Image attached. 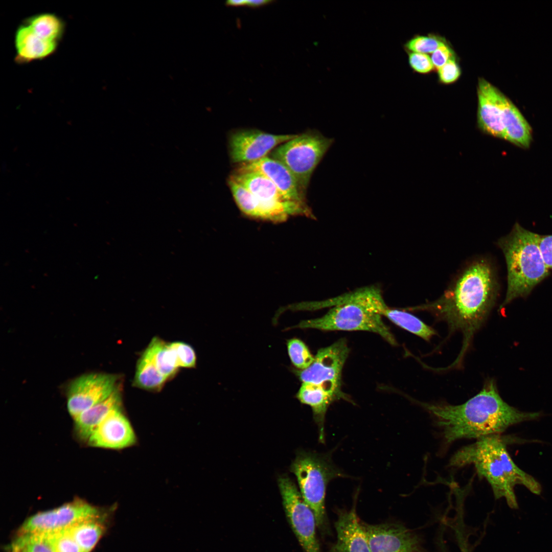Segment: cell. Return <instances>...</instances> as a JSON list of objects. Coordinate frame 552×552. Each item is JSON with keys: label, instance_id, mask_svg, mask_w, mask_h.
<instances>
[{"label": "cell", "instance_id": "obj_33", "mask_svg": "<svg viewBox=\"0 0 552 552\" xmlns=\"http://www.w3.org/2000/svg\"><path fill=\"white\" fill-rule=\"evenodd\" d=\"M408 63L413 71L422 74L431 72L434 70L431 57L428 54L407 52Z\"/></svg>", "mask_w": 552, "mask_h": 552}, {"label": "cell", "instance_id": "obj_21", "mask_svg": "<svg viewBox=\"0 0 552 552\" xmlns=\"http://www.w3.org/2000/svg\"><path fill=\"white\" fill-rule=\"evenodd\" d=\"M122 396L119 386L106 399L75 418L74 430L77 436L87 442L92 432L112 410L121 408Z\"/></svg>", "mask_w": 552, "mask_h": 552}, {"label": "cell", "instance_id": "obj_35", "mask_svg": "<svg viewBox=\"0 0 552 552\" xmlns=\"http://www.w3.org/2000/svg\"><path fill=\"white\" fill-rule=\"evenodd\" d=\"M454 57L453 50L445 43L432 53L431 59L434 69L438 70Z\"/></svg>", "mask_w": 552, "mask_h": 552}, {"label": "cell", "instance_id": "obj_34", "mask_svg": "<svg viewBox=\"0 0 552 552\" xmlns=\"http://www.w3.org/2000/svg\"><path fill=\"white\" fill-rule=\"evenodd\" d=\"M440 81L445 84L456 82L461 75V68L454 57L437 70Z\"/></svg>", "mask_w": 552, "mask_h": 552}, {"label": "cell", "instance_id": "obj_25", "mask_svg": "<svg viewBox=\"0 0 552 552\" xmlns=\"http://www.w3.org/2000/svg\"><path fill=\"white\" fill-rule=\"evenodd\" d=\"M167 379L157 369L144 353L137 361L133 384L149 391H159Z\"/></svg>", "mask_w": 552, "mask_h": 552}, {"label": "cell", "instance_id": "obj_9", "mask_svg": "<svg viewBox=\"0 0 552 552\" xmlns=\"http://www.w3.org/2000/svg\"><path fill=\"white\" fill-rule=\"evenodd\" d=\"M111 509L95 506L77 498L59 507L39 512L26 519L20 533L46 534L65 530L84 520L110 515Z\"/></svg>", "mask_w": 552, "mask_h": 552}, {"label": "cell", "instance_id": "obj_11", "mask_svg": "<svg viewBox=\"0 0 552 552\" xmlns=\"http://www.w3.org/2000/svg\"><path fill=\"white\" fill-rule=\"evenodd\" d=\"M347 341L340 339L330 346L318 350L313 363L304 370H293L303 382L320 384L339 393L341 390L342 370L348 357Z\"/></svg>", "mask_w": 552, "mask_h": 552}, {"label": "cell", "instance_id": "obj_22", "mask_svg": "<svg viewBox=\"0 0 552 552\" xmlns=\"http://www.w3.org/2000/svg\"><path fill=\"white\" fill-rule=\"evenodd\" d=\"M504 140L523 148L530 146L531 128L517 107L502 93L500 97Z\"/></svg>", "mask_w": 552, "mask_h": 552}, {"label": "cell", "instance_id": "obj_6", "mask_svg": "<svg viewBox=\"0 0 552 552\" xmlns=\"http://www.w3.org/2000/svg\"><path fill=\"white\" fill-rule=\"evenodd\" d=\"M229 178L234 199L240 211L253 219L273 223L301 216L314 218L308 205L287 200L275 184L257 172L235 173Z\"/></svg>", "mask_w": 552, "mask_h": 552}, {"label": "cell", "instance_id": "obj_8", "mask_svg": "<svg viewBox=\"0 0 552 552\" xmlns=\"http://www.w3.org/2000/svg\"><path fill=\"white\" fill-rule=\"evenodd\" d=\"M334 142L317 130L296 134L281 144L269 157L285 165L294 177L301 193L306 197L314 170Z\"/></svg>", "mask_w": 552, "mask_h": 552}, {"label": "cell", "instance_id": "obj_16", "mask_svg": "<svg viewBox=\"0 0 552 552\" xmlns=\"http://www.w3.org/2000/svg\"><path fill=\"white\" fill-rule=\"evenodd\" d=\"M502 93L484 78L477 86V124L484 133L504 139V129L500 103Z\"/></svg>", "mask_w": 552, "mask_h": 552}, {"label": "cell", "instance_id": "obj_30", "mask_svg": "<svg viewBox=\"0 0 552 552\" xmlns=\"http://www.w3.org/2000/svg\"><path fill=\"white\" fill-rule=\"evenodd\" d=\"M445 43L442 38L433 35H416L405 43L404 48L407 52L427 54L432 53Z\"/></svg>", "mask_w": 552, "mask_h": 552}, {"label": "cell", "instance_id": "obj_27", "mask_svg": "<svg viewBox=\"0 0 552 552\" xmlns=\"http://www.w3.org/2000/svg\"><path fill=\"white\" fill-rule=\"evenodd\" d=\"M27 24L40 37L57 42L61 37L64 29L61 20L57 16L50 13L33 16L29 18Z\"/></svg>", "mask_w": 552, "mask_h": 552}, {"label": "cell", "instance_id": "obj_26", "mask_svg": "<svg viewBox=\"0 0 552 552\" xmlns=\"http://www.w3.org/2000/svg\"><path fill=\"white\" fill-rule=\"evenodd\" d=\"M382 316H385L400 328L426 341H429L433 336L437 334L436 331L432 327L405 310L387 307L384 311Z\"/></svg>", "mask_w": 552, "mask_h": 552}, {"label": "cell", "instance_id": "obj_39", "mask_svg": "<svg viewBox=\"0 0 552 552\" xmlns=\"http://www.w3.org/2000/svg\"><path fill=\"white\" fill-rule=\"evenodd\" d=\"M472 548L470 544L466 543H463L459 545L460 552H473ZM443 551L446 552L445 550Z\"/></svg>", "mask_w": 552, "mask_h": 552}, {"label": "cell", "instance_id": "obj_31", "mask_svg": "<svg viewBox=\"0 0 552 552\" xmlns=\"http://www.w3.org/2000/svg\"><path fill=\"white\" fill-rule=\"evenodd\" d=\"M39 534L45 537L54 552H84L67 529Z\"/></svg>", "mask_w": 552, "mask_h": 552}, {"label": "cell", "instance_id": "obj_29", "mask_svg": "<svg viewBox=\"0 0 552 552\" xmlns=\"http://www.w3.org/2000/svg\"><path fill=\"white\" fill-rule=\"evenodd\" d=\"M286 344L290 360L295 367L304 370L314 361V356L301 340L295 338L290 339L287 341Z\"/></svg>", "mask_w": 552, "mask_h": 552}, {"label": "cell", "instance_id": "obj_18", "mask_svg": "<svg viewBox=\"0 0 552 552\" xmlns=\"http://www.w3.org/2000/svg\"><path fill=\"white\" fill-rule=\"evenodd\" d=\"M257 172L267 176L287 200L308 205L306 197L301 193L294 177L281 162L266 156L254 162L241 164L234 172Z\"/></svg>", "mask_w": 552, "mask_h": 552}, {"label": "cell", "instance_id": "obj_32", "mask_svg": "<svg viewBox=\"0 0 552 552\" xmlns=\"http://www.w3.org/2000/svg\"><path fill=\"white\" fill-rule=\"evenodd\" d=\"M169 344L176 356L179 367H195L196 355L194 350L190 345L181 341H175Z\"/></svg>", "mask_w": 552, "mask_h": 552}, {"label": "cell", "instance_id": "obj_38", "mask_svg": "<svg viewBox=\"0 0 552 552\" xmlns=\"http://www.w3.org/2000/svg\"><path fill=\"white\" fill-rule=\"evenodd\" d=\"M226 5L229 6H238L242 5H245L247 4V1L245 0H228L225 3Z\"/></svg>", "mask_w": 552, "mask_h": 552}, {"label": "cell", "instance_id": "obj_28", "mask_svg": "<svg viewBox=\"0 0 552 552\" xmlns=\"http://www.w3.org/2000/svg\"><path fill=\"white\" fill-rule=\"evenodd\" d=\"M7 549L8 552H54L42 535L35 533L18 534Z\"/></svg>", "mask_w": 552, "mask_h": 552}, {"label": "cell", "instance_id": "obj_13", "mask_svg": "<svg viewBox=\"0 0 552 552\" xmlns=\"http://www.w3.org/2000/svg\"><path fill=\"white\" fill-rule=\"evenodd\" d=\"M361 524L371 552H426L420 537L402 524Z\"/></svg>", "mask_w": 552, "mask_h": 552}, {"label": "cell", "instance_id": "obj_12", "mask_svg": "<svg viewBox=\"0 0 552 552\" xmlns=\"http://www.w3.org/2000/svg\"><path fill=\"white\" fill-rule=\"evenodd\" d=\"M113 374L89 373L73 380L67 390V408L74 419L81 413L108 397L119 386Z\"/></svg>", "mask_w": 552, "mask_h": 552}, {"label": "cell", "instance_id": "obj_4", "mask_svg": "<svg viewBox=\"0 0 552 552\" xmlns=\"http://www.w3.org/2000/svg\"><path fill=\"white\" fill-rule=\"evenodd\" d=\"M324 304H331L333 307L323 316L302 320L292 328L369 331L380 335L392 345L397 344L382 319L387 306L380 289L376 286L363 287Z\"/></svg>", "mask_w": 552, "mask_h": 552}, {"label": "cell", "instance_id": "obj_2", "mask_svg": "<svg viewBox=\"0 0 552 552\" xmlns=\"http://www.w3.org/2000/svg\"><path fill=\"white\" fill-rule=\"evenodd\" d=\"M441 429L444 442L498 434L509 427L537 418L539 412L519 410L500 397L495 381L488 380L481 390L459 405L420 402Z\"/></svg>", "mask_w": 552, "mask_h": 552}, {"label": "cell", "instance_id": "obj_5", "mask_svg": "<svg viewBox=\"0 0 552 552\" xmlns=\"http://www.w3.org/2000/svg\"><path fill=\"white\" fill-rule=\"evenodd\" d=\"M539 235L518 223L497 244L502 250L507 268V289L503 308L514 300L527 296L549 274L539 245Z\"/></svg>", "mask_w": 552, "mask_h": 552}, {"label": "cell", "instance_id": "obj_10", "mask_svg": "<svg viewBox=\"0 0 552 552\" xmlns=\"http://www.w3.org/2000/svg\"><path fill=\"white\" fill-rule=\"evenodd\" d=\"M278 485L287 520L304 551L321 552L313 512L288 476L279 477Z\"/></svg>", "mask_w": 552, "mask_h": 552}, {"label": "cell", "instance_id": "obj_15", "mask_svg": "<svg viewBox=\"0 0 552 552\" xmlns=\"http://www.w3.org/2000/svg\"><path fill=\"white\" fill-rule=\"evenodd\" d=\"M87 442L90 446L118 450L134 445L136 436L121 408L112 410L103 419Z\"/></svg>", "mask_w": 552, "mask_h": 552}, {"label": "cell", "instance_id": "obj_23", "mask_svg": "<svg viewBox=\"0 0 552 552\" xmlns=\"http://www.w3.org/2000/svg\"><path fill=\"white\" fill-rule=\"evenodd\" d=\"M110 516L84 520L67 530L84 552H90L106 531Z\"/></svg>", "mask_w": 552, "mask_h": 552}, {"label": "cell", "instance_id": "obj_20", "mask_svg": "<svg viewBox=\"0 0 552 552\" xmlns=\"http://www.w3.org/2000/svg\"><path fill=\"white\" fill-rule=\"evenodd\" d=\"M16 60L29 62L44 58L53 54L57 42L38 36L27 24L20 26L15 35Z\"/></svg>", "mask_w": 552, "mask_h": 552}, {"label": "cell", "instance_id": "obj_1", "mask_svg": "<svg viewBox=\"0 0 552 552\" xmlns=\"http://www.w3.org/2000/svg\"><path fill=\"white\" fill-rule=\"evenodd\" d=\"M498 290L494 266L490 259L481 256L468 262L438 299L410 309L428 311L446 321L450 331L462 332L463 346L456 364L488 318Z\"/></svg>", "mask_w": 552, "mask_h": 552}, {"label": "cell", "instance_id": "obj_7", "mask_svg": "<svg viewBox=\"0 0 552 552\" xmlns=\"http://www.w3.org/2000/svg\"><path fill=\"white\" fill-rule=\"evenodd\" d=\"M299 486L300 493L313 512L317 527L323 535L329 533L325 509L326 490L329 482L347 476L331 462L330 454L302 451L291 466Z\"/></svg>", "mask_w": 552, "mask_h": 552}, {"label": "cell", "instance_id": "obj_14", "mask_svg": "<svg viewBox=\"0 0 552 552\" xmlns=\"http://www.w3.org/2000/svg\"><path fill=\"white\" fill-rule=\"evenodd\" d=\"M296 134H273L256 130H241L233 132L229 139V152L234 163L257 160L278 145L291 140Z\"/></svg>", "mask_w": 552, "mask_h": 552}, {"label": "cell", "instance_id": "obj_19", "mask_svg": "<svg viewBox=\"0 0 552 552\" xmlns=\"http://www.w3.org/2000/svg\"><path fill=\"white\" fill-rule=\"evenodd\" d=\"M296 397L302 404L311 407L314 420L318 426L319 442L324 443L325 417L328 408L334 401L341 398L347 400V397L326 389L320 384L303 382Z\"/></svg>", "mask_w": 552, "mask_h": 552}, {"label": "cell", "instance_id": "obj_17", "mask_svg": "<svg viewBox=\"0 0 552 552\" xmlns=\"http://www.w3.org/2000/svg\"><path fill=\"white\" fill-rule=\"evenodd\" d=\"M357 496L358 492L355 495L351 509L337 511V518L334 523L336 539L329 546V552H371L356 512Z\"/></svg>", "mask_w": 552, "mask_h": 552}, {"label": "cell", "instance_id": "obj_24", "mask_svg": "<svg viewBox=\"0 0 552 552\" xmlns=\"http://www.w3.org/2000/svg\"><path fill=\"white\" fill-rule=\"evenodd\" d=\"M143 353L167 379L173 377L177 373L179 366L176 356L169 343L154 337Z\"/></svg>", "mask_w": 552, "mask_h": 552}, {"label": "cell", "instance_id": "obj_37", "mask_svg": "<svg viewBox=\"0 0 552 552\" xmlns=\"http://www.w3.org/2000/svg\"><path fill=\"white\" fill-rule=\"evenodd\" d=\"M272 2V0H247L246 5L256 8L268 4Z\"/></svg>", "mask_w": 552, "mask_h": 552}, {"label": "cell", "instance_id": "obj_3", "mask_svg": "<svg viewBox=\"0 0 552 552\" xmlns=\"http://www.w3.org/2000/svg\"><path fill=\"white\" fill-rule=\"evenodd\" d=\"M505 442L498 434L478 439L456 451L451 457L449 466L462 467L473 465L478 475L490 485L495 499L504 498L510 508L516 509L518 507L514 492L516 485H523L537 495L540 494L541 487L533 476L514 463Z\"/></svg>", "mask_w": 552, "mask_h": 552}, {"label": "cell", "instance_id": "obj_36", "mask_svg": "<svg viewBox=\"0 0 552 552\" xmlns=\"http://www.w3.org/2000/svg\"><path fill=\"white\" fill-rule=\"evenodd\" d=\"M539 245L546 266L552 269V235H539Z\"/></svg>", "mask_w": 552, "mask_h": 552}]
</instances>
